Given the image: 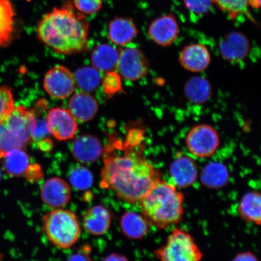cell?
Returning a JSON list of instances; mask_svg holds the SVG:
<instances>
[{
	"label": "cell",
	"mask_w": 261,
	"mask_h": 261,
	"mask_svg": "<svg viewBox=\"0 0 261 261\" xmlns=\"http://www.w3.org/2000/svg\"><path fill=\"white\" fill-rule=\"evenodd\" d=\"M149 222L143 215L127 212L120 220V228L124 236L132 240H139L148 233Z\"/></svg>",
	"instance_id": "44dd1931"
},
{
	"label": "cell",
	"mask_w": 261,
	"mask_h": 261,
	"mask_svg": "<svg viewBox=\"0 0 261 261\" xmlns=\"http://www.w3.org/2000/svg\"><path fill=\"white\" fill-rule=\"evenodd\" d=\"M90 22L68 0L42 15L36 34L39 40L59 54L73 55L89 48Z\"/></svg>",
	"instance_id": "7a4b0ae2"
},
{
	"label": "cell",
	"mask_w": 261,
	"mask_h": 261,
	"mask_svg": "<svg viewBox=\"0 0 261 261\" xmlns=\"http://www.w3.org/2000/svg\"><path fill=\"white\" fill-rule=\"evenodd\" d=\"M42 230L55 246L70 249L80 239L81 228L74 212L64 208H54L42 218Z\"/></svg>",
	"instance_id": "5b68a950"
},
{
	"label": "cell",
	"mask_w": 261,
	"mask_h": 261,
	"mask_svg": "<svg viewBox=\"0 0 261 261\" xmlns=\"http://www.w3.org/2000/svg\"><path fill=\"white\" fill-rule=\"evenodd\" d=\"M35 114L34 109L18 106L0 122V158L12 150L24 149L32 142L31 130Z\"/></svg>",
	"instance_id": "277c9868"
},
{
	"label": "cell",
	"mask_w": 261,
	"mask_h": 261,
	"mask_svg": "<svg viewBox=\"0 0 261 261\" xmlns=\"http://www.w3.org/2000/svg\"><path fill=\"white\" fill-rule=\"evenodd\" d=\"M184 91L185 96L191 102L203 103L210 99L212 89L210 82L205 78L195 76L190 78L187 81Z\"/></svg>",
	"instance_id": "d4e9b609"
},
{
	"label": "cell",
	"mask_w": 261,
	"mask_h": 261,
	"mask_svg": "<svg viewBox=\"0 0 261 261\" xmlns=\"http://www.w3.org/2000/svg\"><path fill=\"white\" fill-rule=\"evenodd\" d=\"M103 261H128V260L122 254L113 253L106 257Z\"/></svg>",
	"instance_id": "f35d334b"
},
{
	"label": "cell",
	"mask_w": 261,
	"mask_h": 261,
	"mask_svg": "<svg viewBox=\"0 0 261 261\" xmlns=\"http://www.w3.org/2000/svg\"><path fill=\"white\" fill-rule=\"evenodd\" d=\"M139 31L132 18L115 17L109 22L108 37L113 44L120 46H126L132 42Z\"/></svg>",
	"instance_id": "e0dca14e"
},
{
	"label": "cell",
	"mask_w": 261,
	"mask_h": 261,
	"mask_svg": "<svg viewBox=\"0 0 261 261\" xmlns=\"http://www.w3.org/2000/svg\"><path fill=\"white\" fill-rule=\"evenodd\" d=\"M117 68L125 79L135 81L148 74L149 64L148 59L140 49L128 46L119 50Z\"/></svg>",
	"instance_id": "ba28073f"
},
{
	"label": "cell",
	"mask_w": 261,
	"mask_h": 261,
	"mask_svg": "<svg viewBox=\"0 0 261 261\" xmlns=\"http://www.w3.org/2000/svg\"><path fill=\"white\" fill-rule=\"evenodd\" d=\"M201 180L208 188L218 189L227 184L228 172L226 166L219 162L205 165L201 172Z\"/></svg>",
	"instance_id": "484cf974"
},
{
	"label": "cell",
	"mask_w": 261,
	"mask_h": 261,
	"mask_svg": "<svg viewBox=\"0 0 261 261\" xmlns=\"http://www.w3.org/2000/svg\"><path fill=\"white\" fill-rule=\"evenodd\" d=\"M74 77L76 86L85 93L92 92L97 89L100 83L99 71L93 67L79 68L75 72Z\"/></svg>",
	"instance_id": "83f0119b"
},
{
	"label": "cell",
	"mask_w": 261,
	"mask_h": 261,
	"mask_svg": "<svg viewBox=\"0 0 261 261\" xmlns=\"http://www.w3.org/2000/svg\"><path fill=\"white\" fill-rule=\"evenodd\" d=\"M46 120L51 135L59 141L72 139L76 135L77 124L69 110L58 107L51 109Z\"/></svg>",
	"instance_id": "30bf717a"
},
{
	"label": "cell",
	"mask_w": 261,
	"mask_h": 261,
	"mask_svg": "<svg viewBox=\"0 0 261 261\" xmlns=\"http://www.w3.org/2000/svg\"><path fill=\"white\" fill-rule=\"evenodd\" d=\"M172 184L178 189L191 187L197 181L198 169L197 163L190 156L179 152L169 168Z\"/></svg>",
	"instance_id": "7c38bea8"
},
{
	"label": "cell",
	"mask_w": 261,
	"mask_h": 261,
	"mask_svg": "<svg viewBox=\"0 0 261 261\" xmlns=\"http://www.w3.org/2000/svg\"><path fill=\"white\" fill-rule=\"evenodd\" d=\"M70 112L74 118L81 122L92 120L99 110L95 98L89 93L81 92L74 94L68 102Z\"/></svg>",
	"instance_id": "d6986e66"
},
{
	"label": "cell",
	"mask_w": 261,
	"mask_h": 261,
	"mask_svg": "<svg viewBox=\"0 0 261 261\" xmlns=\"http://www.w3.org/2000/svg\"><path fill=\"white\" fill-rule=\"evenodd\" d=\"M71 150L74 159L84 164L95 162L104 152L100 140L88 135L77 137L74 140Z\"/></svg>",
	"instance_id": "2e32d148"
},
{
	"label": "cell",
	"mask_w": 261,
	"mask_h": 261,
	"mask_svg": "<svg viewBox=\"0 0 261 261\" xmlns=\"http://www.w3.org/2000/svg\"><path fill=\"white\" fill-rule=\"evenodd\" d=\"M16 15L11 0H0V48L8 47L14 40Z\"/></svg>",
	"instance_id": "ffe728a7"
},
{
	"label": "cell",
	"mask_w": 261,
	"mask_h": 261,
	"mask_svg": "<svg viewBox=\"0 0 261 261\" xmlns=\"http://www.w3.org/2000/svg\"><path fill=\"white\" fill-rule=\"evenodd\" d=\"M121 147L123 152L120 154L116 153L110 145L104 149L100 185L113 191L127 203H139L162 178L161 174L136 148L123 143Z\"/></svg>",
	"instance_id": "6da1fadb"
},
{
	"label": "cell",
	"mask_w": 261,
	"mask_h": 261,
	"mask_svg": "<svg viewBox=\"0 0 261 261\" xmlns=\"http://www.w3.org/2000/svg\"><path fill=\"white\" fill-rule=\"evenodd\" d=\"M112 220V214L108 208L102 205H96L85 212L83 226L93 236H103L109 231Z\"/></svg>",
	"instance_id": "ac0fdd59"
},
{
	"label": "cell",
	"mask_w": 261,
	"mask_h": 261,
	"mask_svg": "<svg viewBox=\"0 0 261 261\" xmlns=\"http://www.w3.org/2000/svg\"><path fill=\"white\" fill-rule=\"evenodd\" d=\"M212 2L228 18L236 19L238 16L244 15L257 25L255 19L249 11V0H212Z\"/></svg>",
	"instance_id": "4316f807"
},
{
	"label": "cell",
	"mask_w": 261,
	"mask_h": 261,
	"mask_svg": "<svg viewBox=\"0 0 261 261\" xmlns=\"http://www.w3.org/2000/svg\"><path fill=\"white\" fill-rule=\"evenodd\" d=\"M24 176L29 182H36L42 177V169L38 165L31 164Z\"/></svg>",
	"instance_id": "e575fe53"
},
{
	"label": "cell",
	"mask_w": 261,
	"mask_h": 261,
	"mask_svg": "<svg viewBox=\"0 0 261 261\" xmlns=\"http://www.w3.org/2000/svg\"><path fill=\"white\" fill-rule=\"evenodd\" d=\"M185 196L172 182L161 178L138 203L142 215L160 229L177 224L184 215Z\"/></svg>",
	"instance_id": "3957f363"
},
{
	"label": "cell",
	"mask_w": 261,
	"mask_h": 261,
	"mask_svg": "<svg viewBox=\"0 0 261 261\" xmlns=\"http://www.w3.org/2000/svg\"><path fill=\"white\" fill-rule=\"evenodd\" d=\"M211 61L210 50L205 45L201 44L188 45L179 54V64L184 69L191 72H202L208 67Z\"/></svg>",
	"instance_id": "5bb4252c"
},
{
	"label": "cell",
	"mask_w": 261,
	"mask_h": 261,
	"mask_svg": "<svg viewBox=\"0 0 261 261\" xmlns=\"http://www.w3.org/2000/svg\"><path fill=\"white\" fill-rule=\"evenodd\" d=\"M249 6L254 9L261 8V0H249Z\"/></svg>",
	"instance_id": "ab89813d"
},
{
	"label": "cell",
	"mask_w": 261,
	"mask_h": 261,
	"mask_svg": "<svg viewBox=\"0 0 261 261\" xmlns=\"http://www.w3.org/2000/svg\"><path fill=\"white\" fill-rule=\"evenodd\" d=\"M40 195L42 202L53 208H62L71 199L70 185L60 177L49 178L42 185Z\"/></svg>",
	"instance_id": "4fadbf2b"
},
{
	"label": "cell",
	"mask_w": 261,
	"mask_h": 261,
	"mask_svg": "<svg viewBox=\"0 0 261 261\" xmlns=\"http://www.w3.org/2000/svg\"><path fill=\"white\" fill-rule=\"evenodd\" d=\"M179 25L172 13L156 18L150 24L148 35L152 41L162 47L170 46L177 40Z\"/></svg>",
	"instance_id": "8fae6325"
},
{
	"label": "cell",
	"mask_w": 261,
	"mask_h": 261,
	"mask_svg": "<svg viewBox=\"0 0 261 261\" xmlns=\"http://www.w3.org/2000/svg\"><path fill=\"white\" fill-rule=\"evenodd\" d=\"M69 180L71 185L78 190H86L93 185L92 173L84 166H76L71 171Z\"/></svg>",
	"instance_id": "f1b7e54d"
},
{
	"label": "cell",
	"mask_w": 261,
	"mask_h": 261,
	"mask_svg": "<svg viewBox=\"0 0 261 261\" xmlns=\"http://www.w3.org/2000/svg\"><path fill=\"white\" fill-rule=\"evenodd\" d=\"M185 8L192 14L202 16L210 12L212 0H184Z\"/></svg>",
	"instance_id": "d6a6232c"
},
{
	"label": "cell",
	"mask_w": 261,
	"mask_h": 261,
	"mask_svg": "<svg viewBox=\"0 0 261 261\" xmlns=\"http://www.w3.org/2000/svg\"><path fill=\"white\" fill-rule=\"evenodd\" d=\"M238 213L247 223L261 225V193L250 191L244 194L238 206Z\"/></svg>",
	"instance_id": "7402d4cb"
},
{
	"label": "cell",
	"mask_w": 261,
	"mask_h": 261,
	"mask_svg": "<svg viewBox=\"0 0 261 261\" xmlns=\"http://www.w3.org/2000/svg\"><path fill=\"white\" fill-rule=\"evenodd\" d=\"M14 96L11 89L0 86V122L5 119L15 109Z\"/></svg>",
	"instance_id": "4dcf8cb0"
},
{
	"label": "cell",
	"mask_w": 261,
	"mask_h": 261,
	"mask_svg": "<svg viewBox=\"0 0 261 261\" xmlns=\"http://www.w3.org/2000/svg\"><path fill=\"white\" fill-rule=\"evenodd\" d=\"M104 93L108 97H112L122 90L121 77L114 71L106 73L102 80Z\"/></svg>",
	"instance_id": "f546056e"
},
{
	"label": "cell",
	"mask_w": 261,
	"mask_h": 261,
	"mask_svg": "<svg viewBox=\"0 0 261 261\" xmlns=\"http://www.w3.org/2000/svg\"><path fill=\"white\" fill-rule=\"evenodd\" d=\"M160 261H203V253L188 231L175 227L163 246L155 251Z\"/></svg>",
	"instance_id": "8992f818"
},
{
	"label": "cell",
	"mask_w": 261,
	"mask_h": 261,
	"mask_svg": "<svg viewBox=\"0 0 261 261\" xmlns=\"http://www.w3.org/2000/svg\"><path fill=\"white\" fill-rule=\"evenodd\" d=\"M3 178V173L1 167H0V182L2 181V179Z\"/></svg>",
	"instance_id": "60d3db41"
},
{
	"label": "cell",
	"mask_w": 261,
	"mask_h": 261,
	"mask_svg": "<svg viewBox=\"0 0 261 261\" xmlns=\"http://www.w3.org/2000/svg\"><path fill=\"white\" fill-rule=\"evenodd\" d=\"M222 57L231 63L244 60L250 50L246 36L239 32H231L221 39L219 44Z\"/></svg>",
	"instance_id": "9a60e30c"
},
{
	"label": "cell",
	"mask_w": 261,
	"mask_h": 261,
	"mask_svg": "<svg viewBox=\"0 0 261 261\" xmlns=\"http://www.w3.org/2000/svg\"><path fill=\"white\" fill-rule=\"evenodd\" d=\"M3 259H4V256L3 254L0 253V261H3Z\"/></svg>",
	"instance_id": "b9f144b4"
},
{
	"label": "cell",
	"mask_w": 261,
	"mask_h": 261,
	"mask_svg": "<svg viewBox=\"0 0 261 261\" xmlns=\"http://www.w3.org/2000/svg\"><path fill=\"white\" fill-rule=\"evenodd\" d=\"M231 261H259L252 253L245 252L238 254Z\"/></svg>",
	"instance_id": "d590c367"
},
{
	"label": "cell",
	"mask_w": 261,
	"mask_h": 261,
	"mask_svg": "<svg viewBox=\"0 0 261 261\" xmlns=\"http://www.w3.org/2000/svg\"><path fill=\"white\" fill-rule=\"evenodd\" d=\"M68 261H93V260L88 253L81 252L74 254L68 259Z\"/></svg>",
	"instance_id": "74e56055"
},
{
	"label": "cell",
	"mask_w": 261,
	"mask_h": 261,
	"mask_svg": "<svg viewBox=\"0 0 261 261\" xmlns=\"http://www.w3.org/2000/svg\"><path fill=\"white\" fill-rule=\"evenodd\" d=\"M72 3L75 8L85 15L95 14L103 6V0H72Z\"/></svg>",
	"instance_id": "1f68e13d"
},
{
	"label": "cell",
	"mask_w": 261,
	"mask_h": 261,
	"mask_svg": "<svg viewBox=\"0 0 261 261\" xmlns=\"http://www.w3.org/2000/svg\"><path fill=\"white\" fill-rule=\"evenodd\" d=\"M37 113V112H36ZM51 135L49 130L46 119L40 118L37 114V118L31 133L32 141L36 143L49 138Z\"/></svg>",
	"instance_id": "836d02e7"
},
{
	"label": "cell",
	"mask_w": 261,
	"mask_h": 261,
	"mask_svg": "<svg viewBox=\"0 0 261 261\" xmlns=\"http://www.w3.org/2000/svg\"><path fill=\"white\" fill-rule=\"evenodd\" d=\"M43 86L49 96L64 99L73 94L76 86L74 75L70 70L63 65H57L45 74Z\"/></svg>",
	"instance_id": "9c48e42d"
},
{
	"label": "cell",
	"mask_w": 261,
	"mask_h": 261,
	"mask_svg": "<svg viewBox=\"0 0 261 261\" xmlns=\"http://www.w3.org/2000/svg\"><path fill=\"white\" fill-rule=\"evenodd\" d=\"M2 159L3 169L6 174L12 177L24 175L31 165L30 158L24 149L12 150Z\"/></svg>",
	"instance_id": "cb8c5ba5"
},
{
	"label": "cell",
	"mask_w": 261,
	"mask_h": 261,
	"mask_svg": "<svg viewBox=\"0 0 261 261\" xmlns=\"http://www.w3.org/2000/svg\"><path fill=\"white\" fill-rule=\"evenodd\" d=\"M119 50L109 44H101L94 48L91 54V63L94 68L102 72H109L117 67Z\"/></svg>",
	"instance_id": "603a6c76"
},
{
	"label": "cell",
	"mask_w": 261,
	"mask_h": 261,
	"mask_svg": "<svg viewBox=\"0 0 261 261\" xmlns=\"http://www.w3.org/2000/svg\"><path fill=\"white\" fill-rule=\"evenodd\" d=\"M36 144L37 145L39 149L44 152L50 151L52 148H53L54 145V143L51 142L50 138L41 140V141L36 143Z\"/></svg>",
	"instance_id": "8d00e7d4"
},
{
	"label": "cell",
	"mask_w": 261,
	"mask_h": 261,
	"mask_svg": "<svg viewBox=\"0 0 261 261\" xmlns=\"http://www.w3.org/2000/svg\"><path fill=\"white\" fill-rule=\"evenodd\" d=\"M186 145L192 155L198 158H210L219 146L220 137L214 127L207 124H200L189 132Z\"/></svg>",
	"instance_id": "52a82bcc"
}]
</instances>
